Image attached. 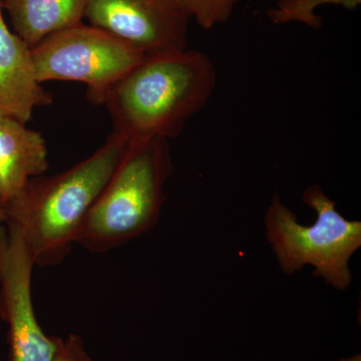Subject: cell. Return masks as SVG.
<instances>
[{"mask_svg": "<svg viewBox=\"0 0 361 361\" xmlns=\"http://www.w3.org/2000/svg\"><path fill=\"white\" fill-rule=\"evenodd\" d=\"M145 56L125 40L85 23L54 33L32 49L40 84L51 80L82 82L87 85V99L97 106Z\"/></svg>", "mask_w": 361, "mask_h": 361, "instance_id": "obj_5", "label": "cell"}, {"mask_svg": "<svg viewBox=\"0 0 361 361\" xmlns=\"http://www.w3.org/2000/svg\"><path fill=\"white\" fill-rule=\"evenodd\" d=\"M173 170L168 140L148 137L128 142L78 228L75 244L104 253L151 231L160 218Z\"/></svg>", "mask_w": 361, "mask_h": 361, "instance_id": "obj_3", "label": "cell"}, {"mask_svg": "<svg viewBox=\"0 0 361 361\" xmlns=\"http://www.w3.org/2000/svg\"><path fill=\"white\" fill-rule=\"evenodd\" d=\"M35 267L20 230L0 224V317L8 325L9 361H51L61 341L45 334L35 315Z\"/></svg>", "mask_w": 361, "mask_h": 361, "instance_id": "obj_6", "label": "cell"}, {"mask_svg": "<svg viewBox=\"0 0 361 361\" xmlns=\"http://www.w3.org/2000/svg\"><path fill=\"white\" fill-rule=\"evenodd\" d=\"M89 0H2L13 32L33 49L54 33L82 23Z\"/></svg>", "mask_w": 361, "mask_h": 361, "instance_id": "obj_10", "label": "cell"}, {"mask_svg": "<svg viewBox=\"0 0 361 361\" xmlns=\"http://www.w3.org/2000/svg\"><path fill=\"white\" fill-rule=\"evenodd\" d=\"M51 361H92L82 337L77 334H68L61 338L58 349Z\"/></svg>", "mask_w": 361, "mask_h": 361, "instance_id": "obj_12", "label": "cell"}, {"mask_svg": "<svg viewBox=\"0 0 361 361\" xmlns=\"http://www.w3.org/2000/svg\"><path fill=\"white\" fill-rule=\"evenodd\" d=\"M302 202L316 213L312 225L299 224L295 214L273 195L265 214L266 237L285 275L305 266L337 290L353 282L349 261L361 246V223L345 219L319 185L304 191Z\"/></svg>", "mask_w": 361, "mask_h": 361, "instance_id": "obj_4", "label": "cell"}, {"mask_svg": "<svg viewBox=\"0 0 361 361\" xmlns=\"http://www.w3.org/2000/svg\"><path fill=\"white\" fill-rule=\"evenodd\" d=\"M217 84L206 54L183 49L145 56L106 92L113 134L129 142L140 137H178L205 108Z\"/></svg>", "mask_w": 361, "mask_h": 361, "instance_id": "obj_1", "label": "cell"}, {"mask_svg": "<svg viewBox=\"0 0 361 361\" xmlns=\"http://www.w3.org/2000/svg\"><path fill=\"white\" fill-rule=\"evenodd\" d=\"M6 223V212H4V207L0 202V224Z\"/></svg>", "mask_w": 361, "mask_h": 361, "instance_id": "obj_13", "label": "cell"}, {"mask_svg": "<svg viewBox=\"0 0 361 361\" xmlns=\"http://www.w3.org/2000/svg\"><path fill=\"white\" fill-rule=\"evenodd\" d=\"M44 135L26 123L0 116V202L6 206L26 183L49 170Z\"/></svg>", "mask_w": 361, "mask_h": 361, "instance_id": "obj_9", "label": "cell"}, {"mask_svg": "<svg viewBox=\"0 0 361 361\" xmlns=\"http://www.w3.org/2000/svg\"><path fill=\"white\" fill-rule=\"evenodd\" d=\"M85 18L146 56L188 49L191 18L180 0H89Z\"/></svg>", "mask_w": 361, "mask_h": 361, "instance_id": "obj_7", "label": "cell"}, {"mask_svg": "<svg viewBox=\"0 0 361 361\" xmlns=\"http://www.w3.org/2000/svg\"><path fill=\"white\" fill-rule=\"evenodd\" d=\"M190 18L204 30L227 23L242 0H180Z\"/></svg>", "mask_w": 361, "mask_h": 361, "instance_id": "obj_11", "label": "cell"}, {"mask_svg": "<svg viewBox=\"0 0 361 361\" xmlns=\"http://www.w3.org/2000/svg\"><path fill=\"white\" fill-rule=\"evenodd\" d=\"M52 103V94L37 80L32 49L9 30L0 0V116L27 123L35 109Z\"/></svg>", "mask_w": 361, "mask_h": 361, "instance_id": "obj_8", "label": "cell"}, {"mask_svg": "<svg viewBox=\"0 0 361 361\" xmlns=\"http://www.w3.org/2000/svg\"><path fill=\"white\" fill-rule=\"evenodd\" d=\"M127 145L111 133L92 156L59 174L32 178L4 206L6 222L20 230L35 266L51 267L68 257L78 228Z\"/></svg>", "mask_w": 361, "mask_h": 361, "instance_id": "obj_2", "label": "cell"}]
</instances>
